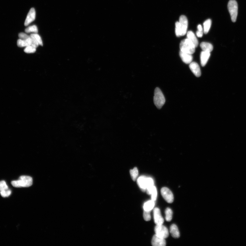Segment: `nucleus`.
Returning <instances> with one entry per match:
<instances>
[{
  "mask_svg": "<svg viewBox=\"0 0 246 246\" xmlns=\"http://www.w3.org/2000/svg\"><path fill=\"white\" fill-rule=\"evenodd\" d=\"M32 44V39L30 37L26 40L18 39L17 41V45L18 47H23L30 46Z\"/></svg>",
  "mask_w": 246,
  "mask_h": 246,
  "instance_id": "nucleus-15",
  "label": "nucleus"
},
{
  "mask_svg": "<svg viewBox=\"0 0 246 246\" xmlns=\"http://www.w3.org/2000/svg\"><path fill=\"white\" fill-rule=\"evenodd\" d=\"M154 103L158 109H161L165 102V100L163 92L159 88H156L155 90L153 98Z\"/></svg>",
  "mask_w": 246,
  "mask_h": 246,
  "instance_id": "nucleus-4",
  "label": "nucleus"
},
{
  "mask_svg": "<svg viewBox=\"0 0 246 246\" xmlns=\"http://www.w3.org/2000/svg\"><path fill=\"white\" fill-rule=\"evenodd\" d=\"M170 232L172 236L174 238H178L180 236V233L178 227L175 224H172L170 228Z\"/></svg>",
  "mask_w": 246,
  "mask_h": 246,
  "instance_id": "nucleus-17",
  "label": "nucleus"
},
{
  "mask_svg": "<svg viewBox=\"0 0 246 246\" xmlns=\"http://www.w3.org/2000/svg\"><path fill=\"white\" fill-rule=\"evenodd\" d=\"M36 18V11L34 8H32L29 12L25 21L24 25L27 26L29 25L31 23L34 21Z\"/></svg>",
  "mask_w": 246,
  "mask_h": 246,
  "instance_id": "nucleus-9",
  "label": "nucleus"
},
{
  "mask_svg": "<svg viewBox=\"0 0 246 246\" xmlns=\"http://www.w3.org/2000/svg\"><path fill=\"white\" fill-rule=\"evenodd\" d=\"M162 196L165 200L169 203L173 202L174 196L171 191L167 187H163L161 190Z\"/></svg>",
  "mask_w": 246,
  "mask_h": 246,
  "instance_id": "nucleus-7",
  "label": "nucleus"
},
{
  "mask_svg": "<svg viewBox=\"0 0 246 246\" xmlns=\"http://www.w3.org/2000/svg\"><path fill=\"white\" fill-rule=\"evenodd\" d=\"M33 183V178L30 176H20L19 179L11 182L12 185L16 188L28 187L31 186Z\"/></svg>",
  "mask_w": 246,
  "mask_h": 246,
  "instance_id": "nucleus-2",
  "label": "nucleus"
},
{
  "mask_svg": "<svg viewBox=\"0 0 246 246\" xmlns=\"http://www.w3.org/2000/svg\"><path fill=\"white\" fill-rule=\"evenodd\" d=\"M200 46L203 51L211 52L213 49V45L210 43L203 42L201 43Z\"/></svg>",
  "mask_w": 246,
  "mask_h": 246,
  "instance_id": "nucleus-18",
  "label": "nucleus"
},
{
  "mask_svg": "<svg viewBox=\"0 0 246 246\" xmlns=\"http://www.w3.org/2000/svg\"><path fill=\"white\" fill-rule=\"evenodd\" d=\"M153 217L155 223L156 225H163L164 219L161 214L160 211L157 208L153 210Z\"/></svg>",
  "mask_w": 246,
  "mask_h": 246,
  "instance_id": "nucleus-8",
  "label": "nucleus"
},
{
  "mask_svg": "<svg viewBox=\"0 0 246 246\" xmlns=\"http://www.w3.org/2000/svg\"><path fill=\"white\" fill-rule=\"evenodd\" d=\"M180 51L182 52L192 54L195 51V46L188 38L182 40L180 43Z\"/></svg>",
  "mask_w": 246,
  "mask_h": 246,
  "instance_id": "nucleus-3",
  "label": "nucleus"
},
{
  "mask_svg": "<svg viewBox=\"0 0 246 246\" xmlns=\"http://www.w3.org/2000/svg\"><path fill=\"white\" fill-rule=\"evenodd\" d=\"M150 212V211H147L144 210V211L143 217L145 221H148L151 220V215Z\"/></svg>",
  "mask_w": 246,
  "mask_h": 246,
  "instance_id": "nucleus-27",
  "label": "nucleus"
},
{
  "mask_svg": "<svg viewBox=\"0 0 246 246\" xmlns=\"http://www.w3.org/2000/svg\"><path fill=\"white\" fill-rule=\"evenodd\" d=\"M155 206V201L152 200H149L146 202L143 206L144 211H151Z\"/></svg>",
  "mask_w": 246,
  "mask_h": 246,
  "instance_id": "nucleus-19",
  "label": "nucleus"
},
{
  "mask_svg": "<svg viewBox=\"0 0 246 246\" xmlns=\"http://www.w3.org/2000/svg\"><path fill=\"white\" fill-rule=\"evenodd\" d=\"M180 55L182 60L184 63L188 64L192 62L193 59L192 54L180 51Z\"/></svg>",
  "mask_w": 246,
  "mask_h": 246,
  "instance_id": "nucleus-13",
  "label": "nucleus"
},
{
  "mask_svg": "<svg viewBox=\"0 0 246 246\" xmlns=\"http://www.w3.org/2000/svg\"><path fill=\"white\" fill-rule=\"evenodd\" d=\"M188 26V20L185 16H180L179 21L175 23V34L178 37L183 36L187 33Z\"/></svg>",
  "mask_w": 246,
  "mask_h": 246,
  "instance_id": "nucleus-1",
  "label": "nucleus"
},
{
  "mask_svg": "<svg viewBox=\"0 0 246 246\" xmlns=\"http://www.w3.org/2000/svg\"><path fill=\"white\" fill-rule=\"evenodd\" d=\"M130 173L132 180L133 181H135L139 175V171L137 168L136 167H135L133 169L131 170Z\"/></svg>",
  "mask_w": 246,
  "mask_h": 246,
  "instance_id": "nucleus-21",
  "label": "nucleus"
},
{
  "mask_svg": "<svg viewBox=\"0 0 246 246\" xmlns=\"http://www.w3.org/2000/svg\"><path fill=\"white\" fill-rule=\"evenodd\" d=\"M36 48L32 46L26 47L25 48L24 51L25 52L27 53H33L36 52Z\"/></svg>",
  "mask_w": 246,
  "mask_h": 246,
  "instance_id": "nucleus-25",
  "label": "nucleus"
},
{
  "mask_svg": "<svg viewBox=\"0 0 246 246\" xmlns=\"http://www.w3.org/2000/svg\"><path fill=\"white\" fill-rule=\"evenodd\" d=\"M151 194V200L155 201L156 200L157 195L156 188V187L155 186H154L153 187Z\"/></svg>",
  "mask_w": 246,
  "mask_h": 246,
  "instance_id": "nucleus-26",
  "label": "nucleus"
},
{
  "mask_svg": "<svg viewBox=\"0 0 246 246\" xmlns=\"http://www.w3.org/2000/svg\"><path fill=\"white\" fill-rule=\"evenodd\" d=\"M8 189V186L4 180L0 182V192Z\"/></svg>",
  "mask_w": 246,
  "mask_h": 246,
  "instance_id": "nucleus-28",
  "label": "nucleus"
},
{
  "mask_svg": "<svg viewBox=\"0 0 246 246\" xmlns=\"http://www.w3.org/2000/svg\"><path fill=\"white\" fill-rule=\"evenodd\" d=\"M25 32L26 33H37L38 30L37 27L35 25H34L28 27L25 29Z\"/></svg>",
  "mask_w": 246,
  "mask_h": 246,
  "instance_id": "nucleus-24",
  "label": "nucleus"
},
{
  "mask_svg": "<svg viewBox=\"0 0 246 246\" xmlns=\"http://www.w3.org/2000/svg\"><path fill=\"white\" fill-rule=\"evenodd\" d=\"M187 38L194 45L196 48L198 47L199 44L198 41L193 32L192 31H189L187 33Z\"/></svg>",
  "mask_w": 246,
  "mask_h": 246,
  "instance_id": "nucleus-16",
  "label": "nucleus"
},
{
  "mask_svg": "<svg viewBox=\"0 0 246 246\" xmlns=\"http://www.w3.org/2000/svg\"><path fill=\"white\" fill-rule=\"evenodd\" d=\"M31 38L34 39L37 42L40 46H43V43L40 36L37 33L32 34L30 35Z\"/></svg>",
  "mask_w": 246,
  "mask_h": 246,
  "instance_id": "nucleus-23",
  "label": "nucleus"
},
{
  "mask_svg": "<svg viewBox=\"0 0 246 246\" xmlns=\"http://www.w3.org/2000/svg\"><path fill=\"white\" fill-rule=\"evenodd\" d=\"M165 219L168 221H170L172 220L173 212L171 209L169 208L166 209L165 210Z\"/></svg>",
  "mask_w": 246,
  "mask_h": 246,
  "instance_id": "nucleus-22",
  "label": "nucleus"
},
{
  "mask_svg": "<svg viewBox=\"0 0 246 246\" xmlns=\"http://www.w3.org/2000/svg\"><path fill=\"white\" fill-rule=\"evenodd\" d=\"M210 56V52L206 51H202L200 54L201 64L202 66L206 65Z\"/></svg>",
  "mask_w": 246,
  "mask_h": 246,
  "instance_id": "nucleus-14",
  "label": "nucleus"
},
{
  "mask_svg": "<svg viewBox=\"0 0 246 246\" xmlns=\"http://www.w3.org/2000/svg\"><path fill=\"white\" fill-rule=\"evenodd\" d=\"M212 21L211 19H208L206 20L204 23V33L206 34L209 32L210 30Z\"/></svg>",
  "mask_w": 246,
  "mask_h": 246,
  "instance_id": "nucleus-20",
  "label": "nucleus"
},
{
  "mask_svg": "<svg viewBox=\"0 0 246 246\" xmlns=\"http://www.w3.org/2000/svg\"><path fill=\"white\" fill-rule=\"evenodd\" d=\"M189 67L191 70L196 77L200 76L201 73L199 66L197 63L195 62H192L190 64Z\"/></svg>",
  "mask_w": 246,
  "mask_h": 246,
  "instance_id": "nucleus-11",
  "label": "nucleus"
},
{
  "mask_svg": "<svg viewBox=\"0 0 246 246\" xmlns=\"http://www.w3.org/2000/svg\"><path fill=\"white\" fill-rule=\"evenodd\" d=\"M165 239L160 237L156 235L153 236L151 240V244L153 246H165L166 245Z\"/></svg>",
  "mask_w": 246,
  "mask_h": 246,
  "instance_id": "nucleus-10",
  "label": "nucleus"
},
{
  "mask_svg": "<svg viewBox=\"0 0 246 246\" xmlns=\"http://www.w3.org/2000/svg\"><path fill=\"white\" fill-rule=\"evenodd\" d=\"M18 37L21 40H26L30 37V36L24 33H20L18 34Z\"/></svg>",
  "mask_w": 246,
  "mask_h": 246,
  "instance_id": "nucleus-30",
  "label": "nucleus"
},
{
  "mask_svg": "<svg viewBox=\"0 0 246 246\" xmlns=\"http://www.w3.org/2000/svg\"><path fill=\"white\" fill-rule=\"evenodd\" d=\"M204 32V31H200L198 30L196 32L197 36L198 37H202L203 36Z\"/></svg>",
  "mask_w": 246,
  "mask_h": 246,
  "instance_id": "nucleus-31",
  "label": "nucleus"
},
{
  "mask_svg": "<svg viewBox=\"0 0 246 246\" xmlns=\"http://www.w3.org/2000/svg\"><path fill=\"white\" fill-rule=\"evenodd\" d=\"M156 235L160 237L165 239L169 236V231L167 228L163 225H156L155 227Z\"/></svg>",
  "mask_w": 246,
  "mask_h": 246,
  "instance_id": "nucleus-6",
  "label": "nucleus"
},
{
  "mask_svg": "<svg viewBox=\"0 0 246 246\" xmlns=\"http://www.w3.org/2000/svg\"><path fill=\"white\" fill-rule=\"evenodd\" d=\"M147 177L145 176H141L137 180V183L141 190L144 192L146 190L147 186Z\"/></svg>",
  "mask_w": 246,
  "mask_h": 246,
  "instance_id": "nucleus-12",
  "label": "nucleus"
},
{
  "mask_svg": "<svg viewBox=\"0 0 246 246\" xmlns=\"http://www.w3.org/2000/svg\"><path fill=\"white\" fill-rule=\"evenodd\" d=\"M228 8L231 16L232 21L235 22L236 21L238 11V5L235 0H230L228 4Z\"/></svg>",
  "mask_w": 246,
  "mask_h": 246,
  "instance_id": "nucleus-5",
  "label": "nucleus"
},
{
  "mask_svg": "<svg viewBox=\"0 0 246 246\" xmlns=\"http://www.w3.org/2000/svg\"><path fill=\"white\" fill-rule=\"evenodd\" d=\"M198 30L200 31H204L202 26L199 24L197 26Z\"/></svg>",
  "mask_w": 246,
  "mask_h": 246,
  "instance_id": "nucleus-32",
  "label": "nucleus"
},
{
  "mask_svg": "<svg viewBox=\"0 0 246 246\" xmlns=\"http://www.w3.org/2000/svg\"><path fill=\"white\" fill-rule=\"evenodd\" d=\"M0 193H1L2 197H8L10 196L11 193V190L8 189L0 192Z\"/></svg>",
  "mask_w": 246,
  "mask_h": 246,
  "instance_id": "nucleus-29",
  "label": "nucleus"
}]
</instances>
